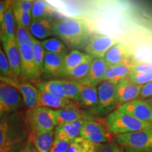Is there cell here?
<instances>
[{
    "label": "cell",
    "instance_id": "6da1fadb",
    "mask_svg": "<svg viewBox=\"0 0 152 152\" xmlns=\"http://www.w3.org/2000/svg\"><path fill=\"white\" fill-rule=\"evenodd\" d=\"M28 137L27 123L21 113H7L0 120V152H18Z\"/></svg>",
    "mask_w": 152,
    "mask_h": 152
},
{
    "label": "cell",
    "instance_id": "7a4b0ae2",
    "mask_svg": "<svg viewBox=\"0 0 152 152\" xmlns=\"http://www.w3.org/2000/svg\"><path fill=\"white\" fill-rule=\"evenodd\" d=\"M53 33L69 46L80 48L87 42L90 32L87 24L78 18H67L54 23Z\"/></svg>",
    "mask_w": 152,
    "mask_h": 152
},
{
    "label": "cell",
    "instance_id": "3957f363",
    "mask_svg": "<svg viewBox=\"0 0 152 152\" xmlns=\"http://www.w3.org/2000/svg\"><path fill=\"white\" fill-rule=\"evenodd\" d=\"M105 124L109 133L115 135L152 129V123L138 121L128 114L118 110L112 111L105 119Z\"/></svg>",
    "mask_w": 152,
    "mask_h": 152
},
{
    "label": "cell",
    "instance_id": "277c9868",
    "mask_svg": "<svg viewBox=\"0 0 152 152\" xmlns=\"http://www.w3.org/2000/svg\"><path fill=\"white\" fill-rule=\"evenodd\" d=\"M114 141L125 152H152V129L120 134Z\"/></svg>",
    "mask_w": 152,
    "mask_h": 152
},
{
    "label": "cell",
    "instance_id": "5b68a950",
    "mask_svg": "<svg viewBox=\"0 0 152 152\" xmlns=\"http://www.w3.org/2000/svg\"><path fill=\"white\" fill-rule=\"evenodd\" d=\"M28 121L33 132H48L54 130L57 126L55 110L42 106L30 110L28 114Z\"/></svg>",
    "mask_w": 152,
    "mask_h": 152
},
{
    "label": "cell",
    "instance_id": "8992f818",
    "mask_svg": "<svg viewBox=\"0 0 152 152\" xmlns=\"http://www.w3.org/2000/svg\"><path fill=\"white\" fill-rule=\"evenodd\" d=\"M119 42L106 35H94L90 37L85 45V51L93 58H104L106 52Z\"/></svg>",
    "mask_w": 152,
    "mask_h": 152
},
{
    "label": "cell",
    "instance_id": "52a82bcc",
    "mask_svg": "<svg viewBox=\"0 0 152 152\" xmlns=\"http://www.w3.org/2000/svg\"><path fill=\"white\" fill-rule=\"evenodd\" d=\"M80 136L96 144L108 143L111 138L109 132L103 124L87 118L85 120Z\"/></svg>",
    "mask_w": 152,
    "mask_h": 152
},
{
    "label": "cell",
    "instance_id": "ba28073f",
    "mask_svg": "<svg viewBox=\"0 0 152 152\" xmlns=\"http://www.w3.org/2000/svg\"><path fill=\"white\" fill-rule=\"evenodd\" d=\"M0 102L4 106L7 113L17 111L24 104L20 91L12 85L0 81Z\"/></svg>",
    "mask_w": 152,
    "mask_h": 152
},
{
    "label": "cell",
    "instance_id": "9c48e42d",
    "mask_svg": "<svg viewBox=\"0 0 152 152\" xmlns=\"http://www.w3.org/2000/svg\"><path fill=\"white\" fill-rule=\"evenodd\" d=\"M118 110L131 115L138 121L152 123V108L145 100L135 99L128 103L121 104Z\"/></svg>",
    "mask_w": 152,
    "mask_h": 152
},
{
    "label": "cell",
    "instance_id": "30bf717a",
    "mask_svg": "<svg viewBox=\"0 0 152 152\" xmlns=\"http://www.w3.org/2000/svg\"><path fill=\"white\" fill-rule=\"evenodd\" d=\"M21 56L20 75L28 80H35L39 77L41 73L36 65L33 54V47L29 45L18 46Z\"/></svg>",
    "mask_w": 152,
    "mask_h": 152
},
{
    "label": "cell",
    "instance_id": "8fae6325",
    "mask_svg": "<svg viewBox=\"0 0 152 152\" xmlns=\"http://www.w3.org/2000/svg\"><path fill=\"white\" fill-rule=\"evenodd\" d=\"M143 85L133 83L129 78L124 79L116 83L117 103L123 104L139 99Z\"/></svg>",
    "mask_w": 152,
    "mask_h": 152
},
{
    "label": "cell",
    "instance_id": "7c38bea8",
    "mask_svg": "<svg viewBox=\"0 0 152 152\" xmlns=\"http://www.w3.org/2000/svg\"><path fill=\"white\" fill-rule=\"evenodd\" d=\"M99 109H106L117 104L116 84L110 81H102L97 86Z\"/></svg>",
    "mask_w": 152,
    "mask_h": 152
},
{
    "label": "cell",
    "instance_id": "4fadbf2b",
    "mask_svg": "<svg viewBox=\"0 0 152 152\" xmlns=\"http://www.w3.org/2000/svg\"><path fill=\"white\" fill-rule=\"evenodd\" d=\"M4 50L7 57L13 75L15 77L20 75L21 56L16 39H2Z\"/></svg>",
    "mask_w": 152,
    "mask_h": 152
},
{
    "label": "cell",
    "instance_id": "5bb4252c",
    "mask_svg": "<svg viewBox=\"0 0 152 152\" xmlns=\"http://www.w3.org/2000/svg\"><path fill=\"white\" fill-rule=\"evenodd\" d=\"M86 119L57 125L54 130V138L71 142L75 138L80 135L82 128Z\"/></svg>",
    "mask_w": 152,
    "mask_h": 152
},
{
    "label": "cell",
    "instance_id": "9a60e30c",
    "mask_svg": "<svg viewBox=\"0 0 152 152\" xmlns=\"http://www.w3.org/2000/svg\"><path fill=\"white\" fill-rule=\"evenodd\" d=\"M38 106L49 108L52 109H62L68 108H76L77 105L71 99L61 98L49 93L42 92L39 90L38 98Z\"/></svg>",
    "mask_w": 152,
    "mask_h": 152
},
{
    "label": "cell",
    "instance_id": "2e32d148",
    "mask_svg": "<svg viewBox=\"0 0 152 152\" xmlns=\"http://www.w3.org/2000/svg\"><path fill=\"white\" fill-rule=\"evenodd\" d=\"M132 61L128 59L117 65L109 66L103 81H110L116 84L121 80L128 78L132 73Z\"/></svg>",
    "mask_w": 152,
    "mask_h": 152
},
{
    "label": "cell",
    "instance_id": "e0dca14e",
    "mask_svg": "<svg viewBox=\"0 0 152 152\" xmlns=\"http://www.w3.org/2000/svg\"><path fill=\"white\" fill-rule=\"evenodd\" d=\"M132 52L124 44L118 42L106 52L104 58L109 66H115L130 59Z\"/></svg>",
    "mask_w": 152,
    "mask_h": 152
},
{
    "label": "cell",
    "instance_id": "ac0fdd59",
    "mask_svg": "<svg viewBox=\"0 0 152 152\" xmlns=\"http://www.w3.org/2000/svg\"><path fill=\"white\" fill-rule=\"evenodd\" d=\"M61 87L65 98L71 100H78L81 91L88 85L94 84L86 78L81 80H59ZM96 85V84H94Z\"/></svg>",
    "mask_w": 152,
    "mask_h": 152
},
{
    "label": "cell",
    "instance_id": "d6986e66",
    "mask_svg": "<svg viewBox=\"0 0 152 152\" xmlns=\"http://www.w3.org/2000/svg\"><path fill=\"white\" fill-rule=\"evenodd\" d=\"M54 23L49 18H42L33 20L30 24L28 30L35 39H42L54 35L53 33Z\"/></svg>",
    "mask_w": 152,
    "mask_h": 152
},
{
    "label": "cell",
    "instance_id": "ffe728a7",
    "mask_svg": "<svg viewBox=\"0 0 152 152\" xmlns=\"http://www.w3.org/2000/svg\"><path fill=\"white\" fill-rule=\"evenodd\" d=\"M64 57V55L45 52L44 59V72L48 75L63 76Z\"/></svg>",
    "mask_w": 152,
    "mask_h": 152
},
{
    "label": "cell",
    "instance_id": "44dd1931",
    "mask_svg": "<svg viewBox=\"0 0 152 152\" xmlns=\"http://www.w3.org/2000/svg\"><path fill=\"white\" fill-rule=\"evenodd\" d=\"M16 88L20 91L23 98L24 104L28 109L33 110L37 107L39 90L29 83H23L17 85Z\"/></svg>",
    "mask_w": 152,
    "mask_h": 152
},
{
    "label": "cell",
    "instance_id": "7402d4cb",
    "mask_svg": "<svg viewBox=\"0 0 152 152\" xmlns=\"http://www.w3.org/2000/svg\"><path fill=\"white\" fill-rule=\"evenodd\" d=\"M16 22L12 8V1L7 9L3 23L0 27V37L2 39H16Z\"/></svg>",
    "mask_w": 152,
    "mask_h": 152
},
{
    "label": "cell",
    "instance_id": "603a6c76",
    "mask_svg": "<svg viewBox=\"0 0 152 152\" xmlns=\"http://www.w3.org/2000/svg\"><path fill=\"white\" fill-rule=\"evenodd\" d=\"M55 117L57 125L86 119V115L84 112L77 109V107L55 110Z\"/></svg>",
    "mask_w": 152,
    "mask_h": 152
},
{
    "label": "cell",
    "instance_id": "cb8c5ba5",
    "mask_svg": "<svg viewBox=\"0 0 152 152\" xmlns=\"http://www.w3.org/2000/svg\"><path fill=\"white\" fill-rule=\"evenodd\" d=\"M54 130L33 132L32 143L37 152H49L54 140Z\"/></svg>",
    "mask_w": 152,
    "mask_h": 152
},
{
    "label": "cell",
    "instance_id": "d4e9b609",
    "mask_svg": "<svg viewBox=\"0 0 152 152\" xmlns=\"http://www.w3.org/2000/svg\"><path fill=\"white\" fill-rule=\"evenodd\" d=\"M108 67L109 66L104 58H93L91 63L90 73L86 79L91 83L97 85L100 82L103 81Z\"/></svg>",
    "mask_w": 152,
    "mask_h": 152
},
{
    "label": "cell",
    "instance_id": "484cf974",
    "mask_svg": "<svg viewBox=\"0 0 152 152\" xmlns=\"http://www.w3.org/2000/svg\"><path fill=\"white\" fill-rule=\"evenodd\" d=\"M90 58L92 57L88 54H83L78 50H73L69 54H66L64 57L63 76H66L70 71Z\"/></svg>",
    "mask_w": 152,
    "mask_h": 152
},
{
    "label": "cell",
    "instance_id": "4316f807",
    "mask_svg": "<svg viewBox=\"0 0 152 152\" xmlns=\"http://www.w3.org/2000/svg\"><path fill=\"white\" fill-rule=\"evenodd\" d=\"M98 101L97 86L92 84L85 87L81 91L77 102L86 107H94L97 106Z\"/></svg>",
    "mask_w": 152,
    "mask_h": 152
},
{
    "label": "cell",
    "instance_id": "83f0119b",
    "mask_svg": "<svg viewBox=\"0 0 152 152\" xmlns=\"http://www.w3.org/2000/svg\"><path fill=\"white\" fill-rule=\"evenodd\" d=\"M99 146L79 136L71 142L67 152H97Z\"/></svg>",
    "mask_w": 152,
    "mask_h": 152
},
{
    "label": "cell",
    "instance_id": "f1b7e54d",
    "mask_svg": "<svg viewBox=\"0 0 152 152\" xmlns=\"http://www.w3.org/2000/svg\"><path fill=\"white\" fill-rule=\"evenodd\" d=\"M54 9L49 4L43 1H34L31 14L33 20L47 18L54 14Z\"/></svg>",
    "mask_w": 152,
    "mask_h": 152
},
{
    "label": "cell",
    "instance_id": "f546056e",
    "mask_svg": "<svg viewBox=\"0 0 152 152\" xmlns=\"http://www.w3.org/2000/svg\"><path fill=\"white\" fill-rule=\"evenodd\" d=\"M93 58H90L85 61L78 66L74 68L66 75V77L72 80H81L87 78L90 73L91 63Z\"/></svg>",
    "mask_w": 152,
    "mask_h": 152
},
{
    "label": "cell",
    "instance_id": "4dcf8cb0",
    "mask_svg": "<svg viewBox=\"0 0 152 152\" xmlns=\"http://www.w3.org/2000/svg\"><path fill=\"white\" fill-rule=\"evenodd\" d=\"M43 48L47 52L52 54L64 55L66 54V47L64 42L57 38H49L41 42Z\"/></svg>",
    "mask_w": 152,
    "mask_h": 152
},
{
    "label": "cell",
    "instance_id": "1f68e13d",
    "mask_svg": "<svg viewBox=\"0 0 152 152\" xmlns=\"http://www.w3.org/2000/svg\"><path fill=\"white\" fill-rule=\"evenodd\" d=\"M38 90L42 92L49 93L61 98H65L61 87L59 80H53L38 85ZM66 99V98H65Z\"/></svg>",
    "mask_w": 152,
    "mask_h": 152
},
{
    "label": "cell",
    "instance_id": "d6a6232c",
    "mask_svg": "<svg viewBox=\"0 0 152 152\" xmlns=\"http://www.w3.org/2000/svg\"><path fill=\"white\" fill-rule=\"evenodd\" d=\"M45 52L46 51L43 48L41 42L33 37V54L36 65L41 73L44 72V59H45Z\"/></svg>",
    "mask_w": 152,
    "mask_h": 152
},
{
    "label": "cell",
    "instance_id": "836d02e7",
    "mask_svg": "<svg viewBox=\"0 0 152 152\" xmlns=\"http://www.w3.org/2000/svg\"><path fill=\"white\" fill-rule=\"evenodd\" d=\"M16 39L18 46H21V45L33 46V37H32L28 29L23 27L20 25L16 26Z\"/></svg>",
    "mask_w": 152,
    "mask_h": 152
},
{
    "label": "cell",
    "instance_id": "e575fe53",
    "mask_svg": "<svg viewBox=\"0 0 152 152\" xmlns=\"http://www.w3.org/2000/svg\"><path fill=\"white\" fill-rule=\"evenodd\" d=\"M12 77L14 76L11 72L10 64L5 52L2 50L1 47H0V80L2 82L5 80H9Z\"/></svg>",
    "mask_w": 152,
    "mask_h": 152
},
{
    "label": "cell",
    "instance_id": "d590c367",
    "mask_svg": "<svg viewBox=\"0 0 152 152\" xmlns=\"http://www.w3.org/2000/svg\"><path fill=\"white\" fill-rule=\"evenodd\" d=\"M13 12H14V18L16 24L20 25L23 27L28 29L32 21L33 20L31 12H24V11L16 10V9H13Z\"/></svg>",
    "mask_w": 152,
    "mask_h": 152
},
{
    "label": "cell",
    "instance_id": "8d00e7d4",
    "mask_svg": "<svg viewBox=\"0 0 152 152\" xmlns=\"http://www.w3.org/2000/svg\"><path fill=\"white\" fill-rule=\"evenodd\" d=\"M128 78L133 83L140 85H144L152 82V72L151 73H135L132 72Z\"/></svg>",
    "mask_w": 152,
    "mask_h": 152
},
{
    "label": "cell",
    "instance_id": "74e56055",
    "mask_svg": "<svg viewBox=\"0 0 152 152\" xmlns=\"http://www.w3.org/2000/svg\"><path fill=\"white\" fill-rule=\"evenodd\" d=\"M34 1L30 0H18L12 1V7L14 9L24 12H31Z\"/></svg>",
    "mask_w": 152,
    "mask_h": 152
},
{
    "label": "cell",
    "instance_id": "f35d334b",
    "mask_svg": "<svg viewBox=\"0 0 152 152\" xmlns=\"http://www.w3.org/2000/svg\"><path fill=\"white\" fill-rule=\"evenodd\" d=\"M132 72L151 73L152 72V63L133 61Z\"/></svg>",
    "mask_w": 152,
    "mask_h": 152
},
{
    "label": "cell",
    "instance_id": "ab89813d",
    "mask_svg": "<svg viewBox=\"0 0 152 152\" xmlns=\"http://www.w3.org/2000/svg\"><path fill=\"white\" fill-rule=\"evenodd\" d=\"M71 142L54 138V142L49 152H67Z\"/></svg>",
    "mask_w": 152,
    "mask_h": 152
},
{
    "label": "cell",
    "instance_id": "60d3db41",
    "mask_svg": "<svg viewBox=\"0 0 152 152\" xmlns=\"http://www.w3.org/2000/svg\"><path fill=\"white\" fill-rule=\"evenodd\" d=\"M97 152H125L121 146L116 143L108 142L103 144H100Z\"/></svg>",
    "mask_w": 152,
    "mask_h": 152
},
{
    "label": "cell",
    "instance_id": "b9f144b4",
    "mask_svg": "<svg viewBox=\"0 0 152 152\" xmlns=\"http://www.w3.org/2000/svg\"><path fill=\"white\" fill-rule=\"evenodd\" d=\"M150 97H152V82L142 86L139 99L145 100Z\"/></svg>",
    "mask_w": 152,
    "mask_h": 152
},
{
    "label": "cell",
    "instance_id": "7bdbcfd3",
    "mask_svg": "<svg viewBox=\"0 0 152 152\" xmlns=\"http://www.w3.org/2000/svg\"><path fill=\"white\" fill-rule=\"evenodd\" d=\"M11 2L9 1H0V27L3 23L5 13Z\"/></svg>",
    "mask_w": 152,
    "mask_h": 152
},
{
    "label": "cell",
    "instance_id": "ee69618b",
    "mask_svg": "<svg viewBox=\"0 0 152 152\" xmlns=\"http://www.w3.org/2000/svg\"><path fill=\"white\" fill-rule=\"evenodd\" d=\"M18 152H37L31 141H28Z\"/></svg>",
    "mask_w": 152,
    "mask_h": 152
},
{
    "label": "cell",
    "instance_id": "f6af8a7d",
    "mask_svg": "<svg viewBox=\"0 0 152 152\" xmlns=\"http://www.w3.org/2000/svg\"><path fill=\"white\" fill-rule=\"evenodd\" d=\"M6 114H7V111L6 110L4 106L1 104V102H0V120Z\"/></svg>",
    "mask_w": 152,
    "mask_h": 152
},
{
    "label": "cell",
    "instance_id": "bcb514c9",
    "mask_svg": "<svg viewBox=\"0 0 152 152\" xmlns=\"http://www.w3.org/2000/svg\"><path fill=\"white\" fill-rule=\"evenodd\" d=\"M145 102H147V103L149 104V105L152 108V97H150L149 99H145Z\"/></svg>",
    "mask_w": 152,
    "mask_h": 152
},
{
    "label": "cell",
    "instance_id": "7dc6e473",
    "mask_svg": "<svg viewBox=\"0 0 152 152\" xmlns=\"http://www.w3.org/2000/svg\"><path fill=\"white\" fill-rule=\"evenodd\" d=\"M1 37H0V47H1Z\"/></svg>",
    "mask_w": 152,
    "mask_h": 152
}]
</instances>
